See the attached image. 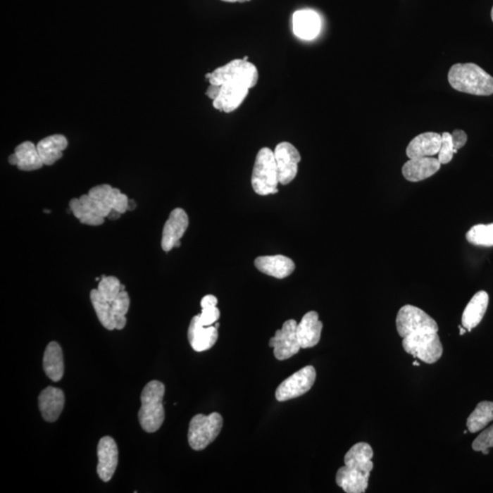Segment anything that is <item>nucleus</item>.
<instances>
[{
    "instance_id": "obj_17",
    "label": "nucleus",
    "mask_w": 493,
    "mask_h": 493,
    "mask_svg": "<svg viewBox=\"0 0 493 493\" xmlns=\"http://www.w3.org/2000/svg\"><path fill=\"white\" fill-rule=\"evenodd\" d=\"M254 265L261 273L277 279H285L295 270L294 261L282 255L258 257L256 258Z\"/></svg>"
},
{
    "instance_id": "obj_4",
    "label": "nucleus",
    "mask_w": 493,
    "mask_h": 493,
    "mask_svg": "<svg viewBox=\"0 0 493 493\" xmlns=\"http://www.w3.org/2000/svg\"><path fill=\"white\" fill-rule=\"evenodd\" d=\"M373 468L374 463L372 460L344 457V466L339 468L335 482L345 492H366Z\"/></svg>"
},
{
    "instance_id": "obj_19",
    "label": "nucleus",
    "mask_w": 493,
    "mask_h": 493,
    "mask_svg": "<svg viewBox=\"0 0 493 493\" xmlns=\"http://www.w3.org/2000/svg\"><path fill=\"white\" fill-rule=\"evenodd\" d=\"M442 146V135L428 132L416 137L406 147L409 159L430 157L437 155Z\"/></svg>"
},
{
    "instance_id": "obj_23",
    "label": "nucleus",
    "mask_w": 493,
    "mask_h": 493,
    "mask_svg": "<svg viewBox=\"0 0 493 493\" xmlns=\"http://www.w3.org/2000/svg\"><path fill=\"white\" fill-rule=\"evenodd\" d=\"M67 146L66 137L61 135H54L43 138L37 144L39 156L45 166H52L60 160Z\"/></svg>"
},
{
    "instance_id": "obj_6",
    "label": "nucleus",
    "mask_w": 493,
    "mask_h": 493,
    "mask_svg": "<svg viewBox=\"0 0 493 493\" xmlns=\"http://www.w3.org/2000/svg\"><path fill=\"white\" fill-rule=\"evenodd\" d=\"M222 427L223 418L217 412L196 415L191 419L187 435L191 448L196 451L205 449L220 435Z\"/></svg>"
},
{
    "instance_id": "obj_25",
    "label": "nucleus",
    "mask_w": 493,
    "mask_h": 493,
    "mask_svg": "<svg viewBox=\"0 0 493 493\" xmlns=\"http://www.w3.org/2000/svg\"><path fill=\"white\" fill-rule=\"evenodd\" d=\"M90 297L95 313H96L101 325L104 328L109 330V331L116 330V318L111 301H108L106 299L101 297L97 289H92Z\"/></svg>"
},
{
    "instance_id": "obj_16",
    "label": "nucleus",
    "mask_w": 493,
    "mask_h": 493,
    "mask_svg": "<svg viewBox=\"0 0 493 493\" xmlns=\"http://www.w3.org/2000/svg\"><path fill=\"white\" fill-rule=\"evenodd\" d=\"M65 404L63 391L54 387H46L39 396V408L47 422H55L60 417Z\"/></svg>"
},
{
    "instance_id": "obj_29",
    "label": "nucleus",
    "mask_w": 493,
    "mask_h": 493,
    "mask_svg": "<svg viewBox=\"0 0 493 493\" xmlns=\"http://www.w3.org/2000/svg\"><path fill=\"white\" fill-rule=\"evenodd\" d=\"M121 193V191L118 189H115V187H111L110 185L104 184L92 187L89 191L88 195L92 199L103 203V204L107 206L108 208L113 211L116 200Z\"/></svg>"
},
{
    "instance_id": "obj_8",
    "label": "nucleus",
    "mask_w": 493,
    "mask_h": 493,
    "mask_svg": "<svg viewBox=\"0 0 493 493\" xmlns=\"http://www.w3.org/2000/svg\"><path fill=\"white\" fill-rule=\"evenodd\" d=\"M404 350L426 363H435L442 356L443 347L437 332H421L403 338Z\"/></svg>"
},
{
    "instance_id": "obj_33",
    "label": "nucleus",
    "mask_w": 493,
    "mask_h": 493,
    "mask_svg": "<svg viewBox=\"0 0 493 493\" xmlns=\"http://www.w3.org/2000/svg\"><path fill=\"white\" fill-rule=\"evenodd\" d=\"M456 153H458V151L455 150L451 134H449L448 132H443L442 135V146H440L439 152L437 154V159L439 160L442 165L449 164Z\"/></svg>"
},
{
    "instance_id": "obj_41",
    "label": "nucleus",
    "mask_w": 493,
    "mask_h": 493,
    "mask_svg": "<svg viewBox=\"0 0 493 493\" xmlns=\"http://www.w3.org/2000/svg\"><path fill=\"white\" fill-rule=\"evenodd\" d=\"M222 1L234 3V2H238V0H222Z\"/></svg>"
},
{
    "instance_id": "obj_44",
    "label": "nucleus",
    "mask_w": 493,
    "mask_h": 493,
    "mask_svg": "<svg viewBox=\"0 0 493 493\" xmlns=\"http://www.w3.org/2000/svg\"><path fill=\"white\" fill-rule=\"evenodd\" d=\"M492 23H493V7L492 8Z\"/></svg>"
},
{
    "instance_id": "obj_30",
    "label": "nucleus",
    "mask_w": 493,
    "mask_h": 493,
    "mask_svg": "<svg viewBox=\"0 0 493 493\" xmlns=\"http://www.w3.org/2000/svg\"><path fill=\"white\" fill-rule=\"evenodd\" d=\"M70 208L75 218H78L82 224L88 225V226H100L104 222V218L99 217L85 208L80 199L70 200Z\"/></svg>"
},
{
    "instance_id": "obj_1",
    "label": "nucleus",
    "mask_w": 493,
    "mask_h": 493,
    "mask_svg": "<svg viewBox=\"0 0 493 493\" xmlns=\"http://www.w3.org/2000/svg\"><path fill=\"white\" fill-rule=\"evenodd\" d=\"M206 77L211 85L221 86L220 95L213 101L215 109L229 113L242 106L249 91L257 85L258 73L254 63L238 58Z\"/></svg>"
},
{
    "instance_id": "obj_36",
    "label": "nucleus",
    "mask_w": 493,
    "mask_h": 493,
    "mask_svg": "<svg viewBox=\"0 0 493 493\" xmlns=\"http://www.w3.org/2000/svg\"><path fill=\"white\" fill-rule=\"evenodd\" d=\"M453 144L456 151H458L461 148L466 144L468 141V135L463 130H454L451 134Z\"/></svg>"
},
{
    "instance_id": "obj_35",
    "label": "nucleus",
    "mask_w": 493,
    "mask_h": 493,
    "mask_svg": "<svg viewBox=\"0 0 493 493\" xmlns=\"http://www.w3.org/2000/svg\"><path fill=\"white\" fill-rule=\"evenodd\" d=\"M493 448V425L482 431L473 443V449L475 451L488 454L489 449Z\"/></svg>"
},
{
    "instance_id": "obj_42",
    "label": "nucleus",
    "mask_w": 493,
    "mask_h": 493,
    "mask_svg": "<svg viewBox=\"0 0 493 493\" xmlns=\"http://www.w3.org/2000/svg\"><path fill=\"white\" fill-rule=\"evenodd\" d=\"M215 327H217V328L220 327V323H216Z\"/></svg>"
},
{
    "instance_id": "obj_43",
    "label": "nucleus",
    "mask_w": 493,
    "mask_h": 493,
    "mask_svg": "<svg viewBox=\"0 0 493 493\" xmlns=\"http://www.w3.org/2000/svg\"><path fill=\"white\" fill-rule=\"evenodd\" d=\"M413 365L418 366L419 363L418 362H414L413 363Z\"/></svg>"
},
{
    "instance_id": "obj_7",
    "label": "nucleus",
    "mask_w": 493,
    "mask_h": 493,
    "mask_svg": "<svg viewBox=\"0 0 493 493\" xmlns=\"http://www.w3.org/2000/svg\"><path fill=\"white\" fill-rule=\"evenodd\" d=\"M396 325L397 332L402 338L421 332H439V325L432 317L411 304L405 305L399 311Z\"/></svg>"
},
{
    "instance_id": "obj_28",
    "label": "nucleus",
    "mask_w": 493,
    "mask_h": 493,
    "mask_svg": "<svg viewBox=\"0 0 493 493\" xmlns=\"http://www.w3.org/2000/svg\"><path fill=\"white\" fill-rule=\"evenodd\" d=\"M218 299L214 295L204 296L200 301L202 307L201 313L199 314L200 323L204 326H211L220 319V313L218 309Z\"/></svg>"
},
{
    "instance_id": "obj_15",
    "label": "nucleus",
    "mask_w": 493,
    "mask_h": 493,
    "mask_svg": "<svg viewBox=\"0 0 493 493\" xmlns=\"http://www.w3.org/2000/svg\"><path fill=\"white\" fill-rule=\"evenodd\" d=\"M442 163L434 157L409 159L402 168L404 177L409 182H419L432 177L439 170Z\"/></svg>"
},
{
    "instance_id": "obj_26",
    "label": "nucleus",
    "mask_w": 493,
    "mask_h": 493,
    "mask_svg": "<svg viewBox=\"0 0 493 493\" xmlns=\"http://www.w3.org/2000/svg\"><path fill=\"white\" fill-rule=\"evenodd\" d=\"M492 420L493 402H480L467 419L468 430L470 433H476L488 426Z\"/></svg>"
},
{
    "instance_id": "obj_27",
    "label": "nucleus",
    "mask_w": 493,
    "mask_h": 493,
    "mask_svg": "<svg viewBox=\"0 0 493 493\" xmlns=\"http://www.w3.org/2000/svg\"><path fill=\"white\" fill-rule=\"evenodd\" d=\"M468 242L482 246H493V223L475 225L466 234Z\"/></svg>"
},
{
    "instance_id": "obj_39",
    "label": "nucleus",
    "mask_w": 493,
    "mask_h": 493,
    "mask_svg": "<svg viewBox=\"0 0 493 493\" xmlns=\"http://www.w3.org/2000/svg\"><path fill=\"white\" fill-rule=\"evenodd\" d=\"M135 206H137V205L135 204L134 200L129 199L128 211H132V209H134Z\"/></svg>"
},
{
    "instance_id": "obj_22",
    "label": "nucleus",
    "mask_w": 493,
    "mask_h": 493,
    "mask_svg": "<svg viewBox=\"0 0 493 493\" xmlns=\"http://www.w3.org/2000/svg\"><path fill=\"white\" fill-rule=\"evenodd\" d=\"M292 26L296 36L303 39H313L320 29L319 15L309 9L296 11L292 17Z\"/></svg>"
},
{
    "instance_id": "obj_13",
    "label": "nucleus",
    "mask_w": 493,
    "mask_h": 493,
    "mask_svg": "<svg viewBox=\"0 0 493 493\" xmlns=\"http://www.w3.org/2000/svg\"><path fill=\"white\" fill-rule=\"evenodd\" d=\"M97 473L104 482H108L115 474L118 465V447L109 436L101 437L97 447Z\"/></svg>"
},
{
    "instance_id": "obj_12",
    "label": "nucleus",
    "mask_w": 493,
    "mask_h": 493,
    "mask_svg": "<svg viewBox=\"0 0 493 493\" xmlns=\"http://www.w3.org/2000/svg\"><path fill=\"white\" fill-rule=\"evenodd\" d=\"M189 216L182 208H175L171 211L168 220L163 229L161 246L163 251H170L175 246L181 245L180 239L189 227Z\"/></svg>"
},
{
    "instance_id": "obj_18",
    "label": "nucleus",
    "mask_w": 493,
    "mask_h": 493,
    "mask_svg": "<svg viewBox=\"0 0 493 493\" xmlns=\"http://www.w3.org/2000/svg\"><path fill=\"white\" fill-rule=\"evenodd\" d=\"M322 330L323 323L319 320L318 313L312 311L305 314L296 329L301 348L307 349L316 347L320 342Z\"/></svg>"
},
{
    "instance_id": "obj_11",
    "label": "nucleus",
    "mask_w": 493,
    "mask_h": 493,
    "mask_svg": "<svg viewBox=\"0 0 493 493\" xmlns=\"http://www.w3.org/2000/svg\"><path fill=\"white\" fill-rule=\"evenodd\" d=\"M277 169H278L279 183L288 185L294 180L298 173V164L301 155L294 146L288 142L277 144L273 151Z\"/></svg>"
},
{
    "instance_id": "obj_31",
    "label": "nucleus",
    "mask_w": 493,
    "mask_h": 493,
    "mask_svg": "<svg viewBox=\"0 0 493 493\" xmlns=\"http://www.w3.org/2000/svg\"><path fill=\"white\" fill-rule=\"evenodd\" d=\"M113 313H115L116 318V330H123L126 325V314H127L129 308H130V298H129L128 292L122 291L119 295L111 301Z\"/></svg>"
},
{
    "instance_id": "obj_40",
    "label": "nucleus",
    "mask_w": 493,
    "mask_h": 493,
    "mask_svg": "<svg viewBox=\"0 0 493 493\" xmlns=\"http://www.w3.org/2000/svg\"><path fill=\"white\" fill-rule=\"evenodd\" d=\"M460 331H461V332H460L461 335H463L465 334V332H468L467 330L463 327V326H462V327L461 326Z\"/></svg>"
},
{
    "instance_id": "obj_14",
    "label": "nucleus",
    "mask_w": 493,
    "mask_h": 493,
    "mask_svg": "<svg viewBox=\"0 0 493 493\" xmlns=\"http://www.w3.org/2000/svg\"><path fill=\"white\" fill-rule=\"evenodd\" d=\"M187 338L194 351L204 352L214 347L218 338V328L215 326H204L200 323L199 316L191 320Z\"/></svg>"
},
{
    "instance_id": "obj_5",
    "label": "nucleus",
    "mask_w": 493,
    "mask_h": 493,
    "mask_svg": "<svg viewBox=\"0 0 493 493\" xmlns=\"http://www.w3.org/2000/svg\"><path fill=\"white\" fill-rule=\"evenodd\" d=\"M278 169L274 152L270 148H261L256 156L251 185L255 193L261 196L278 193Z\"/></svg>"
},
{
    "instance_id": "obj_2",
    "label": "nucleus",
    "mask_w": 493,
    "mask_h": 493,
    "mask_svg": "<svg viewBox=\"0 0 493 493\" xmlns=\"http://www.w3.org/2000/svg\"><path fill=\"white\" fill-rule=\"evenodd\" d=\"M449 85L464 94L489 96L493 94V77L475 63L454 64L448 74Z\"/></svg>"
},
{
    "instance_id": "obj_10",
    "label": "nucleus",
    "mask_w": 493,
    "mask_h": 493,
    "mask_svg": "<svg viewBox=\"0 0 493 493\" xmlns=\"http://www.w3.org/2000/svg\"><path fill=\"white\" fill-rule=\"evenodd\" d=\"M297 325L295 320H286L282 328L276 331L275 335L269 342V347L273 348L274 356L280 361L291 358L301 349L296 332Z\"/></svg>"
},
{
    "instance_id": "obj_20",
    "label": "nucleus",
    "mask_w": 493,
    "mask_h": 493,
    "mask_svg": "<svg viewBox=\"0 0 493 493\" xmlns=\"http://www.w3.org/2000/svg\"><path fill=\"white\" fill-rule=\"evenodd\" d=\"M8 162L23 171L38 170L44 166L38 148L30 141L18 144L13 155L8 157Z\"/></svg>"
},
{
    "instance_id": "obj_34",
    "label": "nucleus",
    "mask_w": 493,
    "mask_h": 493,
    "mask_svg": "<svg viewBox=\"0 0 493 493\" xmlns=\"http://www.w3.org/2000/svg\"><path fill=\"white\" fill-rule=\"evenodd\" d=\"M79 199L85 208H87L92 213L99 216V217L106 218L110 214V212L112 211V209L108 208L103 203L98 201V200L92 199L88 194L87 195L80 196Z\"/></svg>"
},
{
    "instance_id": "obj_32",
    "label": "nucleus",
    "mask_w": 493,
    "mask_h": 493,
    "mask_svg": "<svg viewBox=\"0 0 493 493\" xmlns=\"http://www.w3.org/2000/svg\"><path fill=\"white\" fill-rule=\"evenodd\" d=\"M98 292L108 301H113L122 292V283L116 277L103 276L98 285Z\"/></svg>"
},
{
    "instance_id": "obj_24",
    "label": "nucleus",
    "mask_w": 493,
    "mask_h": 493,
    "mask_svg": "<svg viewBox=\"0 0 493 493\" xmlns=\"http://www.w3.org/2000/svg\"><path fill=\"white\" fill-rule=\"evenodd\" d=\"M43 370L52 381L61 380L64 375L63 353L57 342H51L43 356Z\"/></svg>"
},
{
    "instance_id": "obj_37",
    "label": "nucleus",
    "mask_w": 493,
    "mask_h": 493,
    "mask_svg": "<svg viewBox=\"0 0 493 493\" xmlns=\"http://www.w3.org/2000/svg\"><path fill=\"white\" fill-rule=\"evenodd\" d=\"M220 89L221 86L211 85L206 90V94L214 101L220 95Z\"/></svg>"
},
{
    "instance_id": "obj_21",
    "label": "nucleus",
    "mask_w": 493,
    "mask_h": 493,
    "mask_svg": "<svg viewBox=\"0 0 493 493\" xmlns=\"http://www.w3.org/2000/svg\"><path fill=\"white\" fill-rule=\"evenodd\" d=\"M489 294L485 291L478 292L468 301L463 313H462V326L471 332V330L477 327L485 317L488 309Z\"/></svg>"
},
{
    "instance_id": "obj_38",
    "label": "nucleus",
    "mask_w": 493,
    "mask_h": 493,
    "mask_svg": "<svg viewBox=\"0 0 493 493\" xmlns=\"http://www.w3.org/2000/svg\"><path fill=\"white\" fill-rule=\"evenodd\" d=\"M122 214H120L119 212H117L116 211H113L110 212V214L108 215V218L109 220H117V218H119L120 216Z\"/></svg>"
},
{
    "instance_id": "obj_3",
    "label": "nucleus",
    "mask_w": 493,
    "mask_h": 493,
    "mask_svg": "<svg viewBox=\"0 0 493 493\" xmlns=\"http://www.w3.org/2000/svg\"><path fill=\"white\" fill-rule=\"evenodd\" d=\"M165 393V385L157 380L149 382L142 391L138 418L142 428L147 433L156 432L164 423L166 414L163 399Z\"/></svg>"
},
{
    "instance_id": "obj_9",
    "label": "nucleus",
    "mask_w": 493,
    "mask_h": 493,
    "mask_svg": "<svg viewBox=\"0 0 493 493\" xmlns=\"http://www.w3.org/2000/svg\"><path fill=\"white\" fill-rule=\"evenodd\" d=\"M316 379V368L312 366H305L280 385L275 393L276 399L285 402L303 396L313 387Z\"/></svg>"
}]
</instances>
